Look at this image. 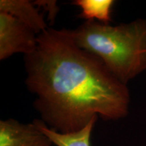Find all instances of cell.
Here are the masks:
<instances>
[{
  "instance_id": "6da1fadb",
  "label": "cell",
  "mask_w": 146,
  "mask_h": 146,
  "mask_svg": "<svg viewBox=\"0 0 146 146\" xmlns=\"http://www.w3.org/2000/svg\"><path fill=\"white\" fill-rule=\"evenodd\" d=\"M33 106L47 127L75 133L96 116L118 120L129 114L130 94L100 58L76 45L72 31L47 28L37 45L24 56Z\"/></svg>"
},
{
  "instance_id": "ba28073f",
  "label": "cell",
  "mask_w": 146,
  "mask_h": 146,
  "mask_svg": "<svg viewBox=\"0 0 146 146\" xmlns=\"http://www.w3.org/2000/svg\"><path fill=\"white\" fill-rule=\"evenodd\" d=\"M33 3L35 5L42 6L45 10H48L49 20L51 22L54 21L59 10V8L56 5V1H36Z\"/></svg>"
},
{
  "instance_id": "3957f363",
  "label": "cell",
  "mask_w": 146,
  "mask_h": 146,
  "mask_svg": "<svg viewBox=\"0 0 146 146\" xmlns=\"http://www.w3.org/2000/svg\"><path fill=\"white\" fill-rule=\"evenodd\" d=\"M38 35L10 14L0 12V60L21 53L31 54L37 45Z\"/></svg>"
},
{
  "instance_id": "52a82bcc",
  "label": "cell",
  "mask_w": 146,
  "mask_h": 146,
  "mask_svg": "<svg viewBox=\"0 0 146 146\" xmlns=\"http://www.w3.org/2000/svg\"><path fill=\"white\" fill-rule=\"evenodd\" d=\"M114 0H75L72 3L81 8V12L78 17L86 19V21H95L99 23L110 24L112 22V9Z\"/></svg>"
},
{
  "instance_id": "8992f818",
  "label": "cell",
  "mask_w": 146,
  "mask_h": 146,
  "mask_svg": "<svg viewBox=\"0 0 146 146\" xmlns=\"http://www.w3.org/2000/svg\"><path fill=\"white\" fill-rule=\"evenodd\" d=\"M98 118V116L94 117L81 131L66 134L58 133L50 129L41 120L35 119L33 122L56 146H91V133Z\"/></svg>"
},
{
  "instance_id": "7a4b0ae2",
  "label": "cell",
  "mask_w": 146,
  "mask_h": 146,
  "mask_svg": "<svg viewBox=\"0 0 146 146\" xmlns=\"http://www.w3.org/2000/svg\"><path fill=\"white\" fill-rule=\"evenodd\" d=\"M72 31L76 45L100 58L124 85L146 71V19L116 26L88 21Z\"/></svg>"
},
{
  "instance_id": "277c9868",
  "label": "cell",
  "mask_w": 146,
  "mask_h": 146,
  "mask_svg": "<svg viewBox=\"0 0 146 146\" xmlns=\"http://www.w3.org/2000/svg\"><path fill=\"white\" fill-rule=\"evenodd\" d=\"M52 142L33 122L0 120V146H52Z\"/></svg>"
},
{
  "instance_id": "5b68a950",
  "label": "cell",
  "mask_w": 146,
  "mask_h": 146,
  "mask_svg": "<svg viewBox=\"0 0 146 146\" xmlns=\"http://www.w3.org/2000/svg\"><path fill=\"white\" fill-rule=\"evenodd\" d=\"M0 12L14 16L37 35L48 28L43 14L33 2L28 0H1Z\"/></svg>"
}]
</instances>
